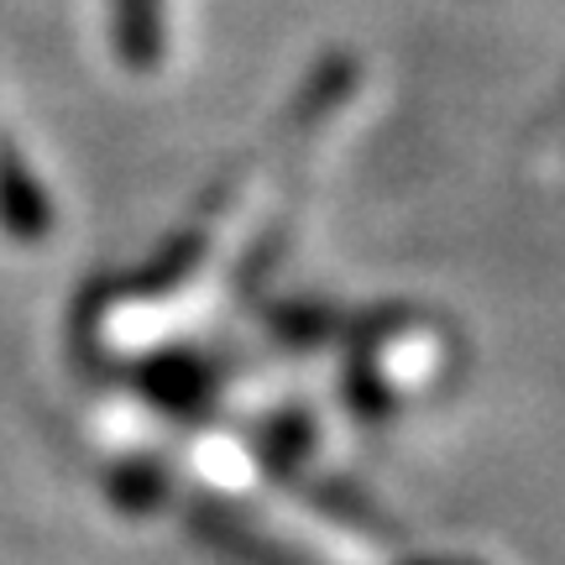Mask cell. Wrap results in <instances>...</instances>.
I'll return each mask as SVG.
<instances>
[{"instance_id":"obj_5","label":"cell","mask_w":565,"mask_h":565,"mask_svg":"<svg viewBox=\"0 0 565 565\" xmlns=\"http://www.w3.org/2000/svg\"><path fill=\"white\" fill-rule=\"evenodd\" d=\"M0 210L11 215V225H17V236H42L47 231V204H42V194L32 189V179L21 173L17 162H6V173H0Z\"/></svg>"},{"instance_id":"obj_6","label":"cell","mask_w":565,"mask_h":565,"mask_svg":"<svg viewBox=\"0 0 565 565\" xmlns=\"http://www.w3.org/2000/svg\"><path fill=\"white\" fill-rule=\"evenodd\" d=\"M550 137H565V89H561V100H555V110H550Z\"/></svg>"},{"instance_id":"obj_4","label":"cell","mask_w":565,"mask_h":565,"mask_svg":"<svg viewBox=\"0 0 565 565\" xmlns=\"http://www.w3.org/2000/svg\"><path fill=\"white\" fill-rule=\"evenodd\" d=\"M309 450H315V424L303 419V414H278V419L263 429V456L282 477H294Z\"/></svg>"},{"instance_id":"obj_7","label":"cell","mask_w":565,"mask_h":565,"mask_svg":"<svg viewBox=\"0 0 565 565\" xmlns=\"http://www.w3.org/2000/svg\"><path fill=\"white\" fill-rule=\"evenodd\" d=\"M424 565H435V561H424Z\"/></svg>"},{"instance_id":"obj_3","label":"cell","mask_w":565,"mask_h":565,"mask_svg":"<svg viewBox=\"0 0 565 565\" xmlns=\"http://www.w3.org/2000/svg\"><path fill=\"white\" fill-rule=\"evenodd\" d=\"M267 324H273V335L288 345H320V341H335L345 324L335 309H324V303H278L273 315H267Z\"/></svg>"},{"instance_id":"obj_1","label":"cell","mask_w":565,"mask_h":565,"mask_svg":"<svg viewBox=\"0 0 565 565\" xmlns=\"http://www.w3.org/2000/svg\"><path fill=\"white\" fill-rule=\"evenodd\" d=\"M194 529H200L204 545H215L225 561H236V565H309L299 550L257 534V529L242 524V519L225 513V508H194Z\"/></svg>"},{"instance_id":"obj_2","label":"cell","mask_w":565,"mask_h":565,"mask_svg":"<svg viewBox=\"0 0 565 565\" xmlns=\"http://www.w3.org/2000/svg\"><path fill=\"white\" fill-rule=\"evenodd\" d=\"M116 47L131 68H158L162 58V0H116Z\"/></svg>"}]
</instances>
